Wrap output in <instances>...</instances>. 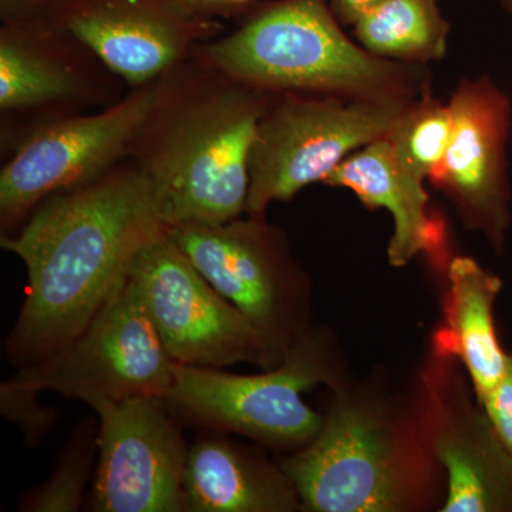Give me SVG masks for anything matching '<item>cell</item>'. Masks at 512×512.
<instances>
[{
  "label": "cell",
  "instance_id": "obj_25",
  "mask_svg": "<svg viewBox=\"0 0 512 512\" xmlns=\"http://www.w3.org/2000/svg\"><path fill=\"white\" fill-rule=\"evenodd\" d=\"M384 0H329L330 8L343 26H355L357 20Z\"/></svg>",
  "mask_w": 512,
  "mask_h": 512
},
{
  "label": "cell",
  "instance_id": "obj_18",
  "mask_svg": "<svg viewBox=\"0 0 512 512\" xmlns=\"http://www.w3.org/2000/svg\"><path fill=\"white\" fill-rule=\"evenodd\" d=\"M434 448L447 473L444 512L512 511V460L485 414L447 427Z\"/></svg>",
  "mask_w": 512,
  "mask_h": 512
},
{
  "label": "cell",
  "instance_id": "obj_23",
  "mask_svg": "<svg viewBox=\"0 0 512 512\" xmlns=\"http://www.w3.org/2000/svg\"><path fill=\"white\" fill-rule=\"evenodd\" d=\"M495 437L512 460V355L497 386L480 402Z\"/></svg>",
  "mask_w": 512,
  "mask_h": 512
},
{
  "label": "cell",
  "instance_id": "obj_9",
  "mask_svg": "<svg viewBox=\"0 0 512 512\" xmlns=\"http://www.w3.org/2000/svg\"><path fill=\"white\" fill-rule=\"evenodd\" d=\"M0 15L72 37L131 89L164 76L222 32L220 20L191 18L180 0H0Z\"/></svg>",
  "mask_w": 512,
  "mask_h": 512
},
{
  "label": "cell",
  "instance_id": "obj_3",
  "mask_svg": "<svg viewBox=\"0 0 512 512\" xmlns=\"http://www.w3.org/2000/svg\"><path fill=\"white\" fill-rule=\"evenodd\" d=\"M192 55L225 76L266 93H316L350 99H419L429 66L390 62L350 39L329 0H278L255 9L227 36Z\"/></svg>",
  "mask_w": 512,
  "mask_h": 512
},
{
  "label": "cell",
  "instance_id": "obj_5",
  "mask_svg": "<svg viewBox=\"0 0 512 512\" xmlns=\"http://www.w3.org/2000/svg\"><path fill=\"white\" fill-rule=\"evenodd\" d=\"M330 382L333 369L322 336L305 333L261 375L178 365L163 402L181 423L265 446L298 448L315 439L325 420L303 402V393Z\"/></svg>",
  "mask_w": 512,
  "mask_h": 512
},
{
  "label": "cell",
  "instance_id": "obj_15",
  "mask_svg": "<svg viewBox=\"0 0 512 512\" xmlns=\"http://www.w3.org/2000/svg\"><path fill=\"white\" fill-rule=\"evenodd\" d=\"M190 444L185 512H289L302 507L284 468L228 433L204 430Z\"/></svg>",
  "mask_w": 512,
  "mask_h": 512
},
{
  "label": "cell",
  "instance_id": "obj_26",
  "mask_svg": "<svg viewBox=\"0 0 512 512\" xmlns=\"http://www.w3.org/2000/svg\"><path fill=\"white\" fill-rule=\"evenodd\" d=\"M501 6H503L505 12L512 16V0H500Z\"/></svg>",
  "mask_w": 512,
  "mask_h": 512
},
{
  "label": "cell",
  "instance_id": "obj_22",
  "mask_svg": "<svg viewBox=\"0 0 512 512\" xmlns=\"http://www.w3.org/2000/svg\"><path fill=\"white\" fill-rule=\"evenodd\" d=\"M0 412L18 424L30 446H36L53 429L59 417L55 409L40 404L39 393L20 389L8 380L0 384Z\"/></svg>",
  "mask_w": 512,
  "mask_h": 512
},
{
  "label": "cell",
  "instance_id": "obj_24",
  "mask_svg": "<svg viewBox=\"0 0 512 512\" xmlns=\"http://www.w3.org/2000/svg\"><path fill=\"white\" fill-rule=\"evenodd\" d=\"M258 0H180L181 9L191 18L220 20L238 15Z\"/></svg>",
  "mask_w": 512,
  "mask_h": 512
},
{
  "label": "cell",
  "instance_id": "obj_6",
  "mask_svg": "<svg viewBox=\"0 0 512 512\" xmlns=\"http://www.w3.org/2000/svg\"><path fill=\"white\" fill-rule=\"evenodd\" d=\"M177 367L128 279L76 339L46 359L20 367L8 382L93 407L134 397L163 399Z\"/></svg>",
  "mask_w": 512,
  "mask_h": 512
},
{
  "label": "cell",
  "instance_id": "obj_21",
  "mask_svg": "<svg viewBox=\"0 0 512 512\" xmlns=\"http://www.w3.org/2000/svg\"><path fill=\"white\" fill-rule=\"evenodd\" d=\"M99 426L93 419L77 426L63 448L52 476L42 487L23 498L20 510L26 512H76L82 507L84 491L92 476L99 446Z\"/></svg>",
  "mask_w": 512,
  "mask_h": 512
},
{
  "label": "cell",
  "instance_id": "obj_8",
  "mask_svg": "<svg viewBox=\"0 0 512 512\" xmlns=\"http://www.w3.org/2000/svg\"><path fill=\"white\" fill-rule=\"evenodd\" d=\"M128 279L178 365L252 363L271 369L281 362L251 320L201 274L167 228L138 252Z\"/></svg>",
  "mask_w": 512,
  "mask_h": 512
},
{
  "label": "cell",
  "instance_id": "obj_7",
  "mask_svg": "<svg viewBox=\"0 0 512 512\" xmlns=\"http://www.w3.org/2000/svg\"><path fill=\"white\" fill-rule=\"evenodd\" d=\"M161 79L133 87L97 113L73 114L30 131L0 171L2 234L22 227L47 198L90 183L126 160L160 96Z\"/></svg>",
  "mask_w": 512,
  "mask_h": 512
},
{
  "label": "cell",
  "instance_id": "obj_12",
  "mask_svg": "<svg viewBox=\"0 0 512 512\" xmlns=\"http://www.w3.org/2000/svg\"><path fill=\"white\" fill-rule=\"evenodd\" d=\"M282 468L303 507L316 512H386L402 505L392 437L375 416L336 403L311 443Z\"/></svg>",
  "mask_w": 512,
  "mask_h": 512
},
{
  "label": "cell",
  "instance_id": "obj_20",
  "mask_svg": "<svg viewBox=\"0 0 512 512\" xmlns=\"http://www.w3.org/2000/svg\"><path fill=\"white\" fill-rule=\"evenodd\" d=\"M451 133L450 106L430 89L407 106L384 137L399 160L426 181L443 163Z\"/></svg>",
  "mask_w": 512,
  "mask_h": 512
},
{
  "label": "cell",
  "instance_id": "obj_17",
  "mask_svg": "<svg viewBox=\"0 0 512 512\" xmlns=\"http://www.w3.org/2000/svg\"><path fill=\"white\" fill-rule=\"evenodd\" d=\"M448 279L446 326L440 330L439 346L464 363L481 402L504 376L510 356L501 349L494 326V303L503 282L468 256L451 261Z\"/></svg>",
  "mask_w": 512,
  "mask_h": 512
},
{
  "label": "cell",
  "instance_id": "obj_1",
  "mask_svg": "<svg viewBox=\"0 0 512 512\" xmlns=\"http://www.w3.org/2000/svg\"><path fill=\"white\" fill-rule=\"evenodd\" d=\"M167 225L131 161L43 201L0 244L22 259L28 289L6 339L25 367L69 345L128 281L134 259Z\"/></svg>",
  "mask_w": 512,
  "mask_h": 512
},
{
  "label": "cell",
  "instance_id": "obj_14",
  "mask_svg": "<svg viewBox=\"0 0 512 512\" xmlns=\"http://www.w3.org/2000/svg\"><path fill=\"white\" fill-rule=\"evenodd\" d=\"M114 77L99 57L72 37L36 20L2 18L3 114L53 109L67 117L89 104H111L123 97L110 96Z\"/></svg>",
  "mask_w": 512,
  "mask_h": 512
},
{
  "label": "cell",
  "instance_id": "obj_10",
  "mask_svg": "<svg viewBox=\"0 0 512 512\" xmlns=\"http://www.w3.org/2000/svg\"><path fill=\"white\" fill-rule=\"evenodd\" d=\"M192 264L244 313L279 357L305 335V279L281 229L259 218L167 227Z\"/></svg>",
  "mask_w": 512,
  "mask_h": 512
},
{
  "label": "cell",
  "instance_id": "obj_16",
  "mask_svg": "<svg viewBox=\"0 0 512 512\" xmlns=\"http://www.w3.org/2000/svg\"><path fill=\"white\" fill-rule=\"evenodd\" d=\"M424 183L399 160L386 137L359 148L323 181L329 187L355 192L370 210L390 212L394 231L387 255L397 268L441 247L443 232L431 218Z\"/></svg>",
  "mask_w": 512,
  "mask_h": 512
},
{
  "label": "cell",
  "instance_id": "obj_4",
  "mask_svg": "<svg viewBox=\"0 0 512 512\" xmlns=\"http://www.w3.org/2000/svg\"><path fill=\"white\" fill-rule=\"evenodd\" d=\"M410 103L316 93L272 94L249 158L245 215L264 220L272 202L323 183L359 148L389 133Z\"/></svg>",
  "mask_w": 512,
  "mask_h": 512
},
{
  "label": "cell",
  "instance_id": "obj_19",
  "mask_svg": "<svg viewBox=\"0 0 512 512\" xmlns=\"http://www.w3.org/2000/svg\"><path fill=\"white\" fill-rule=\"evenodd\" d=\"M353 29L357 43L372 55L429 66L446 56L450 23L439 0H384Z\"/></svg>",
  "mask_w": 512,
  "mask_h": 512
},
{
  "label": "cell",
  "instance_id": "obj_13",
  "mask_svg": "<svg viewBox=\"0 0 512 512\" xmlns=\"http://www.w3.org/2000/svg\"><path fill=\"white\" fill-rule=\"evenodd\" d=\"M448 106L453 133L431 184L456 205L468 228L484 232L503 251L511 225V99L484 74L461 80Z\"/></svg>",
  "mask_w": 512,
  "mask_h": 512
},
{
  "label": "cell",
  "instance_id": "obj_11",
  "mask_svg": "<svg viewBox=\"0 0 512 512\" xmlns=\"http://www.w3.org/2000/svg\"><path fill=\"white\" fill-rule=\"evenodd\" d=\"M92 510L185 512L190 446L158 397L101 402Z\"/></svg>",
  "mask_w": 512,
  "mask_h": 512
},
{
  "label": "cell",
  "instance_id": "obj_2",
  "mask_svg": "<svg viewBox=\"0 0 512 512\" xmlns=\"http://www.w3.org/2000/svg\"><path fill=\"white\" fill-rule=\"evenodd\" d=\"M272 94L191 55L164 74L127 154L167 227L217 225L247 210L249 158Z\"/></svg>",
  "mask_w": 512,
  "mask_h": 512
}]
</instances>
